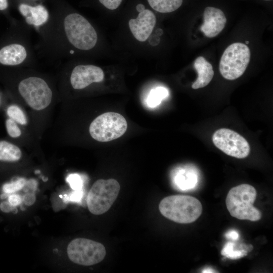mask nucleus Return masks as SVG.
Wrapping results in <instances>:
<instances>
[{
  "label": "nucleus",
  "mask_w": 273,
  "mask_h": 273,
  "mask_svg": "<svg viewBox=\"0 0 273 273\" xmlns=\"http://www.w3.org/2000/svg\"><path fill=\"white\" fill-rule=\"evenodd\" d=\"M159 209L162 215L174 222L190 223L200 217L202 206L195 197L176 195L163 198L159 204Z\"/></svg>",
  "instance_id": "1"
},
{
  "label": "nucleus",
  "mask_w": 273,
  "mask_h": 273,
  "mask_svg": "<svg viewBox=\"0 0 273 273\" xmlns=\"http://www.w3.org/2000/svg\"><path fill=\"white\" fill-rule=\"evenodd\" d=\"M256 194L255 189L248 184L232 188L225 200L226 208L231 215L241 220L252 221L260 220L261 213L253 205Z\"/></svg>",
  "instance_id": "2"
},
{
  "label": "nucleus",
  "mask_w": 273,
  "mask_h": 273,
  "mask_svg": "<svg viewBox=\"0 0 273 273\" xmlns=\"http://www.w3.org/2000/svg\"><path fill=\"white\" fill-rule=\"evenodd\" d=\"M64 32L68 41L77 49L87 51L96 44V31L82 15L78 13L68 15L63 22Z\"/></svg>",
  "instance_id": "3"
},
{
  "label": "nucleus",
  "mask_w": 273,
  "mask_h": 273,
  "mask_svg": "<svg viewBox=\"0 0 273 273\" xmlns=\"http://www.w3.org/2000/svg\"><path fill=\"white\" fill-rule=\"evenodd\" d=\"M250 51L245 44L235 42L224 51L219 62L220 74L225 79L233 80L245 72L250 60Z\"/></svg>",
  "instance_id": "4"
},
{
  "label": "nucleus",
  "mask_w": 273,
  "mask_h": 273,
  "mask_svg": "<svg viewBox=\"0 0 273 273\" xmlns=\"http://www.w3.org/2000/svg\"><path fill=\"white\" fill-rule=\"evenodd\" d=\"M120 189L119 183L114 179H100L96 181L87 197L89 211L95 215L106 212L116 200Z\"/></svg>",
  "instance_id": "5"
},
{
  "label": "nucleus",
  "mask_w": 273,
  "mask_h": 273,
  "mask_svg": "<svg viewBox=\"0 0 273 273\" xmlns=\"http://www.w3.org/2000/svg\"><path fill=\"white\" fill-rule=\"evenodd\" d=\"M127 127L124 117L116 112H106L95 118L90 123L89 132L95 140L109 142L122 136Z\"/></svg>",
  "instance_id": "6"
},
{
  "label": "nucleus",
  "mask_w": 273,
  "mask_h": 273,
  "mask_svg": "<svg viewBox=\"0 0 273 273\" xmlns=\"http://www.w3.org/2000/svg\"><path fill=\"white\" fill-rule=\"evenodd\" d=\"M69 258L73 262L90 266L102 261L106 254L104 246L98 242L86 238H76L68 245Z\"/></svg>",
  "instance_id": "7"
},
{
  "label": "nucleus",
  "mask_w": 273,
  "mask_h": 273,
  "mask_svg": "<svg viewBox=\"0 0 273 273\" xmlns=\"http://www.w3.org/2000/svg\"><path fill=\"white\" fill-rule=\"evenodd\" d=\"M20 94L27 104L35 110H41L51 103L52 92L47 83L38 77H29L20 81Z\"/></svg>",
  "instance_id": "8"
},
{
  "label": "nucleus",
  "mask_w": 273,
  "mask_h": 273,
  "mask_svg": "<svg viewBox=\"0 0 273 273\" xmlns=\"http://www.w3.org/2000/svg\"><path fill=\"white\" fill-rule=\"evenodd\" d=\"M214 145L226 155L239 159L247 157L250 152L247 140L238 132L228 128H220L212 135Z\"/></svg>",
  "instance_id": "9"
},
{
  "label": "nucleus",
  "mask_w": 273,
  "mask_h": 273,
  "mask_svg": "<svg viewBox=\"0 0 273 273\" xmlns=\"http://www.w3.org/2000/svg\"><path fill=\"white\" fill-rule=\"evenodd\" d=\"M104 79L102 69L93 65H79L71 74L70 83L74 89H83L93 82H100Z\"/></svg>",
  "instance_id": "10"
},
{
  "label": "nucleus",
  "mask_w": 273,
  "mask_h": 273,
  "mask_svg": "<svg viewBox=\"0 0 273 273\" xmlns=\"http://www.w3.org/2000/svg\"><path fill=\"white\" fill-rule=\"evenodd\" d=\"M138 13L136 18L129 20V27L133 36L139 41L143 42L151 34L156 24V17L151 10L146 8Z\"/></svg>",
  "instance_id": "11"
},
{
  "label": "nucleus",
  "mask_w": 273,
  "mask_h": 273,
  "mask_svg": "<svg viewBox=\"0 0 273 273\" xmlns=\"http://www.w3.org/2000/svg\"><path fill=\"white\" fill-rule=\"evenodd\" d=\"M226 23V18L220 9L207 7L203 13V23L201 31L207 37H215L223 29Z\"/></svg>",
  "instance_id": "12"
},
{
  "label": "nucleus",
  "mask_w": 273,
  "mask_h": 273,
  "mask_svg": "<svg viewBox=\"0 0 273 273\" xmlns=\"http://www.w3.org/2000/svg\"><path fill=\"white\" fill-rule=\"evenodd\" d=\"M26 57L25 48L19 43L10 44L0 50V63L5 65L20 64L25 61Z\"/></svg>",
  "instance_id": "13"
},
{
  "label": "nucleus",
  "mask_w": 273,
  "mask_h": 273,
  "mask_svg": "<svg viewBox=\"0 0 273 273\" xmlns=\"http://www.w3.org/2000/svg\"><path fill=\"white\" fill-rule=\"evenodd\" d=\"M194 68L198 73V78L193 83V89L202 88L207 85L214 76L212 65L204 57H198L194 63Z\"/></svg>",
  "instance_id": "14"
},
{
  "label": "nucleus",
  "mask_w": 273,
  "mask_h": 273,
  "mask_svg": "<svg viewBox=\"0 0 273 273\" xmlns=\"http://www.w3.org/2000/svg\"><path fill=\"white\" fill-rule=\"evenodd\" d=\"M20 13L25 17L27 23L38 26L46 23L49 17L47 9L42 5L32 7L25 4L19 6Z\"/></svg>",
  "instance_id": "15"
},
{
  "label": "nucleus",
  "mask_w": 273,
  "mask_h": 273,
  "mask_svg": "<svg viewBox=\"0 0 273 273\" xmlns=\"http://www.w3.org/2000/svg\"><path fill=\"white\" fill-rule=\"evenodd\" d=\"M21 151L16 145L5 141H0V160L15 162L21 157Z\"/></svg>",
  "instance_id": "16"
},
{
  "label": "nucleus",
  "mask_w": 273,
  "mask_h": 273,
  "mask_svg": "<svg viewBox=\"0 0 273 273\" xmlns=\"http://www.w3.org/2000/svg\"><path fill=\"white\" fill-rule=\"evenodd\" d=\"M253 247H249L245 244H241L238 248L235 243L228 242L222 248L221 254L225 257L231 259H237L242 258L247 254V251L252 250Z\"/></svg>",
  "instance_id": "17"
},
{
  "label": "nucleus",
  "mask_w": 273,
  "mask_h": 273,
  "mask_svg": "<svg viewBox=\"0 0 273 273\" xmlns=\"http://www.w3.org/2000/svg\"><path fill=\"white\" fill-rule=\"evenodd\" d=\"M154 10L161 13L172 12L182 5L183 0H147Z\"/></svg>",
  "instance_id": "18"
},
{
  "label": "nucleus",
  "mask_w": 273,
  "mask_h": 273,
  "mask_svg": "<svg viewBox=\"0 0 273 273\" xmlns=\"http://www.w3.org/2000/svg\"><path fill=\"white\" fill-rule=\"evenodd\" d=\"M197 175L193 171H180L175 178V183L181 190H189L194 188L197 183Z\"/></svg>",
  "instance_id": "19"
},
{
  "label": "nucleus",
  "mask_w": 273,
  "mask_h": 273,
  "mask_svg": "<svg viewBox=\"0 0 273 273\" xmlns=\"http://www.w3.org/2000/svg\"><path fill=\"white\" fill-rule=\"evenodd\" d=\"M168 95V90L164 87L159 86L152 89L150 91L147 99L149 106L152 108L156 107Z\"/></svg>",
  "instance_id": "20"
},
{
  "label": "nucleus",
  "mask_w": 273,
  "mask_h": 273,
  "mask_svg": "<svg viewBox=\"0 0 273 273\" xmlns=\"http://www.w3.org/2000/svg\"><path fill=\"white\" fill-rule=\"evenodd\" d=\"M7 113L10 118L20 124L25 125L27 123L26 116L21 109L16 105H11L7 110Z\"/></svg>",
  "instance_id": "21"
},
{
  "label": "nucleus",
  "mask_w": 273,
  "mask_h": 273,
  "mask_svg": "<svg viewBox=\"0 0 273 273\" xmlns=\"http://www.w3.org/2000/svg\"><path fill=\"white\" fill-rule=\"evenodd\" d=\"M26 180L23 178H19L14 182L6 184L3 187L4 192L6 194H11L22 189L25 185Z\"/></svg>",
  "instance_id": "22"
},
{
  "label": "nucleus",
  "mask_w": 273,
  "mask_h": 273,
  "mask_svg": "<svg viewBox=\"0 0 273 273\" xmlns=\"http://www.w3.org/2000/svg\"><path fill=\"white\" fill-rule=\"evenodd\" d=\"M6 127L8 133L11 137L16 138L21 135V131L14 120L11 118L7 119Z\"/></svg>",
  "instance_id": "23"
},
{
  "label": "nucleus",
  "mask_w": 273,
  "mask_h": 273,
  "mask_svg": "<svg viewBox=\"0 0 273 273\" xmlns=\"http://www.w3.org/2000/svg\"><path fill=\"white\" fill-rule=\"evenodd\" d=\"M71 188L74 190H80L82 188V181L77 174H70L66 179Z\"/></svg>",
  "instance_id": "24"
},
{
  "label": "nucleus",
  "mask_w": 273,
  "mask_h": 273,
  "mask_svg": "<svg viewBox=\"0 0 273 273\" xmlns=\"http://www.w3.org/2000/svg\"><path fill=\"white\" fill-rule=\"evenodd\" d=\"M123 0H99L100 3L110 10L117 9L121 5Z\"/></svg>",
  "instance_id": "25"
},
{
  "label": "nucleus",
  "mask_w": 273,
  "mask_h": 273,
  "mask_svg": "<svg viewBox=\"0 0 273 273\" xmlns=\"http://www.w3.org/2000/svg\"><path fill=\"white\" fill-rule=\"evenodd\" d=\"M82 192L80 190H74V192L71 193V194L67 198H65L64 199L66 201H71L73 202L79 201L82 198Z\"/></svg>",
  "instance_id": "26"
},
{
  "label": "nucleus",
  "mask_w": 273,
  "mask_h": 273,
  "mask_svg": "<svg viewBox=\"0 0 273 273\" xmlns=\"http://www.w3.org/2000/svg\"><path fill=\"white\" fill-rule=\"evenodd\" d=\"M9 202L13 206L20 204L22 201V197L17 194H12L9 197Z\"/></svg>",
  "instance_id": "27"
},
{
  "label": "nucleus",
  "mask_w": 273,
  "mask_h": 273,
  "mask_svg": "<svg viewBox=\"0 0 273 273\" xmlns=\"http://www.w3.org/2000/svg\"><path fill=\"white\" fill-rule=\"evenodd\" d=\"M22 200L26 205L30 206L32 205L35 202V197L33 194L27 193L24 196Z\"/></svg>",
  "instance_id": "28"
},
{
  "label": "nucleus",
  "mask_w": 273,
  "mask_h": 273,
  "mask_svg": "<svg viewBox=\"0 0 273 273\" xmlns=\"http://www.w3.org/2000/svg\"><path fill=\"white\" fill-rule=\"evenodd\" d=\"M225 237L228 239L236 241L239 238V234L236 230H230L225 234Z\"/></svg>",
  "instance_id": "29"
},
{
  "label": "nucleus",
  "mask_w": 273,
  "mask_h": 273,
  "mask_svg": "<svg viewBox=\"0 0 273 273\" xmlns=\"http://www.w3.org/2000/svg\"><path fill=\"white\" fill-rule=\"evenodd\" d=\"M1 208L3 211L8 212L10 211H12L15 208V206L11 205L9 202H5L1 204Z\"/></svg>",
  "instance_id": "30"
},
{
  "label": "nucleus",
  "mask_w": 273,
  "mask_h": 273,
  "mask_svg": "<svg viewBox=\"0 0 273 273\" xmlns=\"http://www.w3.org/2000/svg\"><path fill=\"white\" fill-rule=\"evenodd\" d=\"M8 3L7 0H0V10H4L7 8Z\"/></svg>",
  "instance_id": "31"
},
{
  "label": "nucleus",
  "mask_w": 273,
  "mask_h": 273,
  "mask_svg": "<svg viewBox=\"0 0 273 273\" xmlns=\"http://www.w3.org/2000/svg\"><path fill=\"white\" fill-rule=\"evenodd\" d=\"M202 272H214V270L210 268H206L202 271Z\"/></svg>",
  "instance_id": "32"
},
{
  "label": "nucleus",
  "mask_w": 273,
  "mask_h": 273,
  "mask_svg": "<svg viewBox=\"0 0 273 273\" xmlns=\"http://www.w3.org/2000/svg\"><path fill=\"white\" fill-rule=\"evenodd\" d=\"M246 44H248V43H249V41H246Z\"/></svg>",
  "instance_id": "33"
},
{
  "label": "nucleus",
  "mask_w": 273,
  "mask_h": 273,
  "mask_svg": "<svg viewBox=\"0 0 273 273\" xmlns=\"http://www.w3.org/2000/svg\"><path fill=\"white\" fill-rule=\"evenodd\" d=\"M265 1H270V0H265Z\"/></svg>",
  "instance_id": "34"
}]
</instances>
